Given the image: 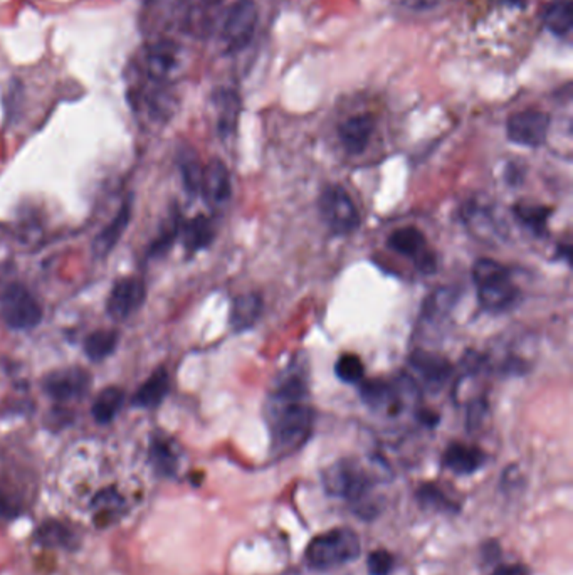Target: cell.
Listing matches in <instances>:
<instances>
[{"mask_svg": "<svg viewBox=\"0 0 573 575\" xmlns=\"http://www.w3.org/2000/svg\"><path fill=\"white\" fill-rule=\"evenodd\" d=\"M404 7L407 9H412V11H426V9H430L434 7L439 0H398Z\"/></svg>", "mask_w": 573, "mask_h": 575, "instance_id": "39", "label": "cell"}, {"mask_svg": "<svg viewBox=\"0 0 573 575\" xmlns=\"http://www.w3.org/2000/svg\"><path fill=\"white\" fill-rule=\"evenodd\" d=\"M201 193L212 209L225 206L231 199V176L225 163L219 159L210 160L204 167Z\"/></svg>", "mask_w": 573, "mask_h": 575, "instance_id": "12", "label": "cell"}, {"mask_svg": "<svg viewBox=\"0 0 573 575\" xmlns=\"http://www.w3.org/2000/svg\"><path fill=\"white\" fill-rule=\"evenodd\" d=\"M322 481L330 497L352 502L360 516H373L377 506L367 502L368 493L373 483L370 474L356 461L341 459L333 463L322 472Z\"/></svg>", "mask_w": 573, "mask_h": 575, "instance_id": "2", "label": "cell"}, {"mask_svg": "<svg viewBox=\"0 0 573 575\" xmlns=\"http://www.w3.org/2000/svg\"><path fill=\"white\" fill-rule=\"evenodd\" d=\"M360 537L348 527H339L315 537L307 548V562L313 571H332L358 559Z\"/></svg>", "mask_w": 573, "mask_h": 575, "instance_id": "3", "label": "cell"}, {"mask_svg": "<svg viewBox=\"0 0 573 575\" xmlns=\"http://www.w3.org/2000/svg\"><path fill=\"white\" fill-rule=\"evenodd\" d=\"M145 298H147V288L143 281L136 276L121 278L111 288V293L106 301V311L117 322L128 320L132 315L142 308Z\"/></svg>", "mask_w": 573, "mask_h": 575, "instance_id": "8", "label": "cell"}, {"mask_svg": "<svg viewBox=\"0 0 573 575\" xmlns=\"http://www.w3.org/2000/svg\"><path fill=\"white\" fill-rule=\"evenodd\" d=\"M219 110V132L222 136L233 135L239 119V98L233 91H222L217 96Z\"/></svg>", "mask_w": 573, "mask_h": 575, "instance_id": "31", "label": "cell"}, {"mask_svg": "<svg viewBox=\"0 0 573 575\" xmlns=\"http://www.w3.org/2000/svg\"><path fill=\"white\" fill-rule=\"evenodd\" d=\"M125 400V392L119 387H106L93 402L91 414L98 424H110L119 413Z\"/></svg>", "mask_w": 573, "mask_h": 575, "instance_id": "24", "label": "cell"}, {"mask_svg": "<svg viewBox=\"0 0 573 575\" xmlns=\"http://www.w3.org/2000/svg\"><path fill=\"white\" fill-rule=\"evenodd\" d=\"M130 218H132V204L125 202L123 206L119 207V210H118L117 216L113 218V221L110 222L94 239L93 248H94V254L98 258H104V256H108L110 252L113 251L118 241L121 239L123 233L128 227Z\"/></svg>", "mask_w": 573, "mask_h": 575, "instance_id": "19", "label": "cell"}, {"mask_svg": "<svg viewBox=\"0 0 573 575\" xmlns=\"http://www.w3.org/2000/svg\"><path fill=\"white\" fill-rule=\"evenodd\" d=\"M170 389V377L168 372L160 367L155 370L140 389L133 394L132 404L140 409H155L167 398Z\"/></svg>", "mask_w": 573, "mask_h": 575, "instance_id": "17", "label": "cell"}, {"mask_svg": "<svg viewBox=\"0 0 573 575\" xmlns=\"http://www.w3.org/2000/svg\"><path fill=\"white\" fill-rule=\"evenodd\" d=\"M118 332L115 330H98L85 340V354L89 360L102 362L115 352L118 345Z\"/></svg>", "mask_w": 573, "mask_h": 575, "instance_id": "29", "label": "cell"}, {"mask_svg": "<svg viewBox=\"0 0 573 575\" xmlns=\"http://www.w3.org/2000/svg\"><path fill=\"white\" fill-rule=\"evenodd\" d=\"M546 29L555 36L569 34L573 26V5L570 0H557L550 4L544 12Z\"/></svg>", "mask_w": 573, "mask_h": 575, "instance_id": "25", "label": "cell"}, {"mask_svg": "<svg viewBox=\"0 0 573 575\" xmlns=\"http://www.w3.org/2000/svg\"><path fill=\"white\" fill-rule=\"evenodd\" d=\"M145 66H147L148 78L155 83H162L163 79H167L168 74L176 70V45H168V43L151 45L148 49Z\"/></svg>", "mask_w": 573, "mask_h": 575, "instance_id": "21", "label": "cell"}, {"mask_svg": "<svg viewBox=\"0 0 573 575\" xmlns=\"http://www.w3.org/2000/svg\"><path fill=\"white\" fill-rule=\"evenodd\" d=\"M491 575H531V572L523 563H508V565L496 567Z\"/></svg>", "mask_w": 573, "mask_h": 575, "instance_id": "38", "label": "cell"}, {"mask_svg": "<svg viewBox=\"0 0 573 575\" xmlns=\"http://www.w3.org/2000/svg\"><path fill=\"white\" fill-rule=\"evenodd\" d=\"M36 542L47 548H74L76 535L59 522H45L36 531Z\"/></svg>", "mask_w": 573, "mask_h": 575, "instance_id": "26", "label": "cell"}, {"mask_svg": "<svg viewBox=\"0 0 573 575\" xmlns=\"http://www.w3.org/2000/svg\"><path fill=\"white\" fill-rule=\"evenodd\" d=\"M258 26V7L254 0H235L222 28V43L227 53H237L250 45Z\"/></svg>", "mask_w": 573, "mask_h": 575, "instance_id": "7", "label": "cell"}, {"mask_svg": "<svg viewBox=\"0 0 573 575\" xmlns=\"http://www.w3.org/2000/svg\"><path fill=\"white\" fill-rule=\"evenodd\" d=\"M373 128L375 123L370 115L352 117L340 125V142L350 155H360L368 147Z\"/></svg>", "mask_w": 573, "mask_h": 575, "instance_id": "16", "label": "cell"}, {"mask_svg": "<svg viewBox=\"0 0 573 575\" xmlns=\"http://www.w3.org/2000/svg\"><path fill=\"white\" fill-rule=\"evenodd\" d=\"M318 207L326 227L337 236L350 234L360 224V216L355 202L350 193L341 185H326L320 195Z\"/></svg>", "mask_w": 573, "mask_h": 575, "instance_id": "5", "label": "cell"}, {"mask_svg": "<svg viewBox=\"0 0 573 575\" xmlns=\"http://www.w3.org/2000/svg\"><path fill=\"white\" fill-rule=\"evenodd\" d=\"M464 222L471 233L486 242H495L501 236L500 227L489 209L483 206H464Z\"/></svg>", "mask_w": 573, "mask_h": 575, "instance_id": "22", "label": "cell"}, {"mask_svg": "<svg viewBox=\"0 0 573 575\" xmlns=\"http://www.w3.org/2000/svg\"><path fill=\"white\" fill-rule=\"evenodd\" d=\"M400 390L385 381L360 382V398L373 411L397 414L400 411Z\"/></svg>", "mask_w": 573, "mask_h": 575, "instance_id": "15", "label": "cell"}, {"mask_svg": "<svg viewBox=\"0 0 573 575\" xmlns=\"http://www.w3.org/2000/svg\"><path fill=\"white\" fill-rule=\"evenodd\" d=\"M335 374L341 382L360 383L365 377V367L356 355H341L335 364Z\"/></svg>", "mask_w": 573, "mask_h": 575, "instance_id": "34", "label": "cell"}, {"mask_svg": "<svg viewBox=\"0 0 573 575\" xmlns=\"http://www.w3.org/2000/svg\"><path fill=\"white\" fill-rule=\"evenodd\" d=\"M19 513H20V506L12 502V498L9 495H5L2 491V488H0V516L11 520V518H14Z\"/></svg>", "mask_w": 573, "mask_h": 575, "instance_id": "37", "label": "cell"}, {"mask_svg": "<svg viewBox=\"0 0 573 575\" xmlns=\"http://www.w3.org/2000/svg\"><path fill=\"white\" fill-rule=\"evenodd\" d=\"M178 167L180 174L184 178V185L191 195L201 193L202 187V176H204V167L199 162V157L192 148L180 150L178 153Z\"/></svg>", "mask_w": 573, "mask_h": 575, "instance_id": "28", "label": "cell"}, {"mask_svg": "<svg viewBox=\"0 0 573 575\" xmlns=\"http://www.w3.org/2000/svg\"><path fill=\"white\" fill-rule=\"evenodd\" d=\"M387 242L392 251L413 259L424 273H429L436 267L434 258L430 254H427L426 251V237L422 234V231H419L417 227H413V226L400 227L392 236L389 237Z\"/></svg>", "mask_w": 573, "mask_h": 575, "instance_id": "11", "label": "cell"}, {"mask_svg": "<svg viewBox=\"0 0 573 575\" xmlns=\"http://www.w3.org/2000/svg\"><path fill=\"white\" fill-rule=\"evenodd\" d=\"M125 500L115 488H104L93 498V513L98 525H110L123 515Z\"/></svg>", "mask_w": 573, "mask_h": 575, "instance_id": "23", "label": "cell"}, {"mask_svg": "<svg viewBox=\"0 0 573 575\" xmlns=\"http://www.w3.org/2000/svg\"><path fill=\"white\" fill-rule=\"evenodd\" d=\"M472 281L485 310L493 313L508 310L518 300V288L508 267L495 259H478L472 266Z\"/></svg>", "mask_w": 573, "mask_h": 575, "instance_id": "4", "label": "cell"}, {"mask_svg": "<svg viewBox=\"0 0 573 575\" xmlns=\"http://www.w3.org/2000/svg\"><path fill=\"white\" fill-rule=\"evenodd\" d=\"M263 313V298L258 293L237 296L231 308V326L237 333L248 332L258 324Z\"/></svg>", "mask_w": 573, "mask_h": 575, "instance_id": "18", "label": "cell"}, {"mask_svg": "<svg viewBox=\"0 0 573 575\" xmlns=\"http://www.w3.org/2000/svg\"><path fill=\"white\" fill-rule=\"evenodd\" d=\"M412 370L426 382L427 389L438 390L444 387L453 375V366L439 355L415 350L409 358Z\"/></svg>", "mask_w": 573, "mask_h": 575, "instance_id": "13", "label": "cell"}, {"mask_svg": "<svg viewBox=\"0 0 573 575\" xmlns=\"http://www.w3.org/2000/svg\"><path fill=\"white\" fill-rule=\"evenodd\" d=\"M454 305V293L451 290H438L436 293L429 296L424 303V310H422V322L427 324H444V320L447 318L449 311Z\"/></svg>", "mask_w": 573, "mask_h": 575, "instance_id": "27", "label": "cell"}, {"mask_svg": "<svg viewBox=\"0 0 573 575\" xmlns=\"http://www.w3.org/2000/svg\"><path fill=\"white\" fill-rule=\"evenodd\" d=\"M485 463L486 455L479 448L462 443L449 444L442 456V464L449 472L459 476H466L481 470Z\"/></svg>", "mask_w": 573, "mask_h": 575, "instance_id": "14", "label": "cell"}, {"mask_svg": "<svg viewBox=\"0 0 573 575\" xmlns=\"http://www.w3.org/2000/svg\"><path fill=\"white\" fill-rule=\"evenodd\" d=\"M267 423L274 451L280 456H288L308 441L315 413L305 400L271 398L267 404Z\"/></svg>", "mask_w": 573, "mask_h": 575, "instance_id": "1", "label": "cell"}, {"mask_svg": "<svg viewBox=\"0 0 573 575\" xmlns=\"http://www.w3.org/2000/svg\"><path fill=\"white\" fill-rule=\"evenodd\" d=\"M180 216L178 212L174 214L168 221L163 224L162 231L159 233L157 239L150 244V250H148V256L150 258H160L163 254L172 250L174 242H176V237L180 234Z\"/></svg>", "mask_w": 573, "mask_h": 575, "instance_id": "33", "label": "cell"}, {"mask_svg": "<svg viewBox=\"0 0 573 575\" xmlns=\"http://www.w3.org/2000/svg\"><path fill=\"white\" fill-rule=\"evenodd\" d=\"M552 210L544 206H527V204L515 206L516 219L525 227H528L529 231L536 236H544L546 233V222Z\"/></svg>", "mask_w": 573, "mask_h": 575, "instance_id": "32", "label": "cell"}, {"mask_svg": "<svg viewBox=\"0 0 573 575\" xmlns=\"http://www.w3.org/2000/svg\"><path fill=\"white\" fill-rule=\"evenodd\" d=\"M180 234L185 251L195 254L207 250L212 244L216 231L212 222L209 221L206 216H195L180 227Z\"/></svg>", "mask_w": 573, "mask_h": 575, "instance_id": "20", "label": "cell"}, {"mask_svg": "<svg viewBox=\"0 0 573 575\" xmlns=\"http://www.w3.org/2000/svg\"><path fill=\"white\" fill-rule=\"evenodd\" d=\"M91 377L83 369L54 370L47 374L43 381V390L56 402H71L81 398L88 392Z\"/></svg>", "mask_w": 573, "mask_h": 575, "instance_id": "10", "label": "cell"}, {"mask_svg": "<svg viewBox=\"0 0 573 575\" xmlns=\"http://www.w3.org/2000/svg\"><path fill=\"white\" fill-rule=\"evenodd\" d=\"M150 459L157 472H162L165 476L176 474L178 468V455H176L174 444L165 438H155L150 446Z\"/></svg>", "mask_w": 573, "mask_h": 575, "instance_id": "30", "label": "cell"}, {"mask_svg": "<svg viewBox=\"0 0 573 575\" xmlns=\"http://www.w3.org/2000/svg\"><path fill=\"white\" fill-rule=\"evenodd\" d=\"M0 315L14 330H32L43 320V308L29 290L19 283L9 284L0 300Z\"/></svg>", "mask_w": 573, "mask_h": 575, "instance_id": "6", "label": "cell"}, {"mask_svg": "<svg viewBox=\"0 0 573 575\" xmlns=\"http://www.w3.org/2000/svg\"><path fill=\"white\" fill-rule=\"evenodd\" d=\"M417 500L424 508H434L439 512H454V505L446 498L441 489L434 485H422L417 491Z\"/></svg>", "mask_w": 573, "mask_h": 575, "instance_id": "35", "label": "cell"}, {"mask_svg": "<svg viewBox=\"0 0 573 575\" xmlns=\"http://www.w3.org/2000/svg\"><path fill=\"white\" fill-rule=\"evenodd\" d=\"M394 555L383 548H379L368 555L367 569L370 575H390L394 571Z\"/></svg>", "mask_w": 573, "mask_h": 575, "instance_id": "36", "label": "cell"}, {"mask_svg": "<svg viewBox=\"0 0 573 575\" xmlns=\"http://www.w3.org/2000/svg\"><path fill=\"white\" fill-rule=\"evenodd\" d=\"M550 130V117L538 110H525L508 119V138L521 147H540Z\"/></svg>", "mask_w": 573, "mask_h": 575, "instance_id": "9", "label": "cell"}]
</instances>
